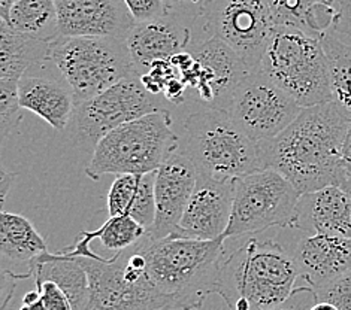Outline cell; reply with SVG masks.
I'll return each instance as SVG.
<instances>
[{"mask_svg":"<svg viewBox=\"0 0 351 310\" xmlns=\"http://www.w3.org/2000/svg\"><path fill=\"white\" fill-rule=\"evenodd\" d=\"M191 99L205 107L226 111L241 79L250 72L241 57L217 36H210L200 26L189 49L172 55Z\"/></svg>","mask_w":351,"mask_h":310,"instance_id":"cell-9","label":"cell"},{"mask_svg":"<svg viewBox=\"0 0 351 310\" xmlns=\"http://www.w3.org/2000/svg\"><path fill=\"white\" fill-rule=\"evenodd\" d=\"M136 23L158 18L166 12L165 0H124Z\"/></svg>","mask_w":351,"mask_h":310,"instance_id":"cell-31","label":"cell"},{"mask_svg":"<svg viewBox=\"0 0 351 310\" xmlns=\"http://www.w3.org/2000/svg\"><path fill=\"white\" fill-rule=\"evenodd\" d=\"M49 42L15 31L0 21V79L20 81L33 66L48 62Z\"/></svg>","mask_w":351,"mask_h":310,"instance_id":"cell-22","label":"cell"},{"mask_svg":"<svg viewBox=\"0 0 351 310\" xmlns=\"http://www.w3.org/2000/svg\"><path fill=\"white\" fill-rule=\"evenodd\" d=\"M293 229L305 234L351 239V191L329 185L300 194Z\"/></svg>","mask_w":351,"mask_h":310,"instance_id":"cell-18","label":"cell"},{"mask_svg":"<svg viewBox=\"0 0 351 310\" xmlns=\"http://www.w3.org/2000/svg\"><path fill=\"white\" fill-rule=\"evenodd\" d=\"M16 2V0H0V15H2V18H5L6 14L10 12L11 6Z\"/></svg>","mask_w":351,"mask_h":310,"instance_id":"cell-38","label":"cell"},{"mask_svg":"<svg viewBox=\"0 0 351 310\" xmlns=\"http://www.w3.org/2000/svg\"><path fill=\"white\" fill-rule=\"evenodd\" d=\"M199 20H190L177 14L165 12L158 18L135 23L128 35L132 62L135 70L144 75L157 60L189 49L197 30Z\"/></svg>","mask_w":351,"mask_h":310,"instance_id":"cell-15","label":"cell"},{"mask_svg":"<svg viewBox=\"0 0 351 310\" xmlns=\"http://www.w3.org/2000/svg\"><path fill=\"white\" fill-rule=\"evenodd\" d=\"M208 0H165L166 12L199 20L202 16Z\"/></svg>","mask_w":351,"mask_h":310,"instance_id":"cell-33","label":"cell"},{"mask_svg":"<svg viewBox=\"0 0 351 310\" xmlns=\"http://www.w3.org/2000/svg\"><path fill=\"white\" fill-rule=\"evenodd\" d=\"M14 178H15L14 173H6V170L2 169V179H0V183H2V187H0V194H2V197H0V202H2V211H5L3 203H5L8 191H10V187L12 185Z\"/></svg>","mask_w":351,"mask_h":310,"instance_id":"cell-36","label":"cell"},{"mask_svg":"<svg viewBox=\"0 0 351 310\" xmlns=\"http://www.w3.org/2000/svg\"><path fill=\"white\" fill-rule=\"evenodd\" d=\"M258 70L299 106L332 102L329 64L322 38L302 29L277 24Z\"/></svg>","mask_w":351,"mask_h":310,"instance_id":"cell-4","label":"cell"},{"mask_svg":"<svg viewBox=\"0 0 351 310\" xmlns=\"http://www.w3.org/2000/svg\"><path fill=\"white\" fill-rule=\"evenodd\" d=\"M0 250L11 261L30 264L36 257L48 253V245L26 216L2 211Z\"/></svg>","mask_w":351,"mask_h":310,"instance_id":"cell-25","label":"cell"},{"mask_svg":"<svg viewBox=\"0 0 351 310\" xmlns=\"http://www.w3.org/2000/svg\"><path fill=\"white\" fill-rule=\"evenodd\" d=\"M21 105L19 97V81L0 79V122L2 139L16 129L21 120Z\"/></svg>","mask_w":351,"mask_h":310,"instance_id":"cell-29","label":"cell"},{"mask_svg":"<svg viewBox=\"0 0 351 310\" xmlns=\"http://www.w3.org/2000/svg\"><path fill=\"white\" fill-rule=\"evenodd\" d=\"M35 283L36 289L23 297L20 310H75L69 294L57 282L40 279Z\"/></svg>","mask_w":351,"mask_h":310,"instance_id":"cell-28","label":"cell"},{"mask_svg":"<svg viewBox=\"0 0 351 310\" xmlns=\"http://www.w3.org/2000/svg\"><path fill=\"white\" fill-rule=\"evenodd\" d=\"M197 173L233 181L262 170L258 145L230 120L223 109L204 107L187 116L180 136Z\"/></svg>","mask_w":351,"mask_h":310,"instance_id":"cell-5","label":"cell"},{"mask_svg":"<svg viewBox=\"0 0 351 310\" xmlns=\"http://www.w3.org/2000/svg\"><path fill=\"white\" fill-rule=\"evenodd\" d=\"M300 278L293 254L274 239H248L223 259L220 296L230 309L247 301L252 310H269L282 303Z\"/></svg>","mask_w":351,"mask_h":310,"instance_id":"cell-3","label":"cell"},{"mask_svg":"<svg viewBox=\"0 0 351 310\" xmlns=\"http://www.w3.org/2000/svg\"><path fill=\"white\" fill-rule=\"evenodd\" d=\"M302 109L265 73L256 70L241 79L226 112L241 131L261 144L286 130Z\"/></svg>","mask_w":351,"mask_h":310,"instance_id":"cell-13","label":"cell"},{"mask_svg":"<svg viewBox=\"0 0 351 310\" xmlns=\"http://www.w3.org/2000/svg\"><path fill=\"white\" fill-rule=\"evenodd\" d=\"M329 64L332 102L351 121V45L342 40L335 30L322 36Z\"/></svg>","mask_w":351,"mask_h":310,"instance_id":"cell-27","label":"cell"},{"mask_svg":"<svg viewBox=\"0 0 351 310\" xmlns=\"http://www.w3.org/2000/svg\"><path fill=\"white\" fill-rule=\"evenodd\" d=\"M19 97L23 109L36 114L57 131L68 127L77 107L73 91L60 73L53 77L29 69L19 81Z\"/></svg>","mask_w":351,"mask_h":310,"instance_id":"cell-19","label":"cell"},{"mask_svg":"<svg viewBox=\"0 0 351 310\" xmlns=\"http://www.w3.org/2000/svg\"><path fill=\"white\" fill-rule=\"evenodd\" d=\"M168 106L162 97L149 93L141 77L121 79L77 105L71 121V139L77 146L96 148L100 139L120 125Z\"/></svg>","mask_w":351,"mask_h":310,"instance_id":"cell-11","label":"cell"},{"mask_svg":"<svg viewBox=\"0 0 351 310\" xmlns=\"http://www.w3.org/2000/svg\"><path fill=\"white\" fill-rule=\"evenodd\" d=\"M2 20L15 31L44 42L60 36L56 0H16Z\"/></svg>","mask_w":351,"mask_h":310,"instance_id":"cell-26","label":"cell"},{"mask_svg":"<svg viewBox=\"0 0 351 310\" xmlns=\"http://www.w3.org/2000/svg\"><path fill=\"white\" fill-rule=\"evenodd\" d=\"M60 36L128 38L135 26L124 0H56Z\"/></svg>","mask_w":351,"mask_h":310,"instance_id":"cell-17","label":"cell"},{"mask_svg":"<svg viewBox=\"0 0 351 310\" xmlns=\"http://www.w3.org/2000/svg\"><path fill=\"white\" fill-rule=\"evenodd\" d=\"M200 24L206 35L224 40L250 72L261 68L277 27L266 0H208Z\"/></svg>","mask_w":351,"mask_h":310,"instance_id":"cell-12","label":"cell"},{"mask_svg":"<svg viewBox=\"0 0 351 310\" xmlns=\"http://www.w3.org/2000/svg\"><path fill=\"white\" fill-rule=\"evenodd\" d=\"M147 234V229L133 220L129 215L110 216L102 227L95 231H82L69 248H64L58 253L71 257H86V258H100L90 248L91 240L99 239L104 248L114 253L128 249L138 243Z\"/></svg>","mask_w":351,"mask_h":310,"instance_id":"cell-24","label":"cell"},{"mask_svg":"<svg viewBox=\"0 0 351 310\" xmlns=\"http://www.w3.org/2000/svg\"><path fill=\"white\" fill-rule=\"evenodd\" d=\"M226 237L213 240L181 237L141 239L147 272L163 294L172 301L175 310H199L208 296L217 294Z\"/></svg>","mask_w":351,"mask_h":310,"instance_id":"cell-2","label":"cell"},{"mask_svg":"<svg viewBox=\"0 0 351 310\" xmlns=\"http://www.w3.org/2000/svg\"><path fill=\"white\" fill-rule=\"evenodd\" d=\"M338 10V20L335 27L339 35H347L351 38V0H332Z\"/></svg>","mask_w":351,"mask_h":310,"instance_id":"cell-34","label":"cell"},{"mask_svg":"<svg viewBox=\"0 0 351 310\" xmlns=\"http://www.w3.org/2000/svg\"><path fill=\"white\" fill-rule=\"evenodd\" d=\"M342 162H344V169L350 178L351 176V121L348 124L344 142H342Z\"/></svg>","mask_w":351,"mask_h":310,"instance_id":"cell-35","label":"cell"},{"mask_svg":"<svg viewBox=\"0 0 351 310\" xmlns=\"http://www.w3.org/2000/svg\"><path fill=\"white\" fill-rule=\"evenodd\" d=\"M48 60L69 83L77 105L121 79L139 77L126 38L58 36L49 42Z\"/></svg>","mask_w":351,"mask_h":310,"instance_id":"cell-7","label":"cell"},{"mask_svg":"<svg viewBox=\"0 0 351 310\" xmlns=\"http://www.w3.org/2000/svg\"><path fill=\"white\" fill-rule=\"evenodd\" d=\"M317 300L319 297L315 294V289L309 285H305V287H296L282 303L274 306L269 310H309Z\"/></svg>","mask_w":351,"mask_h":310,"instance_id":"cell-32","label":"cell"},{"mask_svg":"<svg viewBox=\"0 0 351 310\" xmlns=\"http://www.w3.org/2000/svg\"><path fill=\"white\" fill-rule=\"evenodd\" d=\"M348 124L333 102L304 107L278 136L257 144L262 170H277L300 194L329 185L347 188L342 142Z\"/></svg>","mask_w":351,"mask_h":310,"instance_id":"cell-1","label":"cell"},{"mask_svg":"<svg viewBox=\"0 0 351 310\" xmlns=\"http://www.w3.org/2000/svg\"><path fill=\"white\" fill-rule=\"evenodd\" d=\"M309 310H339L338 306H335L330 301H326V300H317L315 303L313 305V307Z\"/></svg>","mask_w":351,"mask_h":310,"instance_id":"cell-37","label":"cell"},{"mask_svg":"<svg viewBox=\"0 0 351 310\" xmlns=\"http://www.w3.org/2000/svg\"><path fill=\"white\" fill-rule=\"evenodd\" d=\"M139 242L111 258L78 257L88 274V294L81 310H175L149 278Z\"/></svg>","mask_w":351,"mask_h":310,"instance_id":"cell-8","label":"cell"},{"mask_svg":"<svg viewBox=\"0 0 351 310\" xmlns=\"http://www.w3.org/2000/svg\"><path fill=\"white\" fill-rule=\"evenodd\" d=\"M156 172L145 175H117L106 196L110 216L129 215L147 231L156 220Z\"/></svg>","mask_w":351,"mask_h":310,"instance_id":"cell-21","label":"cell"},{"mask_svg":"<svg viewBox=\"0 0 351 310\" xmlns=\"http://www.w3.org/2000/svg\"><path fill=\"white\" fill-rule=\"evenodd\" d=\"M196 182V166L180 142L156 170V220L147 231L149 237H168L177 231Z\"/></svg>","mask_w":351,"mask_h":310,"instance_id":"cell-14","label":"cell"},{"mask_svg":"<svg viewBox=\"0 0 351 310\" xmlns=\"http://www.w3.org/2000/svg\"><path fill=\"white\" fill-rule=\"evenodd\" d=\"M233 181H219L197 173L195 191L175 236L204 240L224 236L232 216Z\"/></svg>","mask_w":351,"mask_h":310,"instance_id":"cell-16","label":"cell"},{"mask_svg":"<svg viewBox=\"0 0 351 310\" xmlns=\"http://www.w3.org/2000/svg\"><path fill=\"white\" fill-rule=\"evenodd\" d=\"M178 144L169 109H163L108 133L96 145L84 173L93 181L108 173H153Z\"/></svg>","mask_w":351,"mask_h":310,"instance_id":"cell-6","label":"cell"},{"mask_svg":"<svg viewBox=\"0 0 351 310\" xmlns=\"http://www.w3.org/2000/svg\"><path fill=\"white\" fill-rule=\"evenodd\" d=\"M300 279L314 289L351 270V239L305 234L293 253Z\"/></svg>","mask_w":351,"mask_h":310,"instance_id":"cell-20","label":"cell"},{"mask_svg":"<svg viewBox=\"0 0 351 310\" xmlns=\"http://www.w3.org/2000/svg\"><path fill=\"white\" fill-rule=\"evenodd\" d=\"M319 300L330 301L339 310H351V270L315 289Z\"/></svg>","mask_w":351,"mask_h":310,"instance_id":"cell-30","label":"cell"},{"mask_svg":"<svg viewBox=\"0 0 351 310\" xmlns=\"http://www.w3.org/2000/svg\"><path fill=\"white\" fill-rule=\"evenodd\" d=\"M300 192L281 173L257 170L233 181V207L226 239L272 227L293 229Z\"/></svg>","mask_w":351,"mask_h":310,"instance_id":"cell-10","label":"cell"},{"mask_svg":"<svg viewBox=\"0 0 351 310\" xmlns=\"http://www.w3.org/2000/svg\"><path fill=\"white\" fill-rule=\"evenodd\" d=\"M280 26H295L322 38L333 30L338 10L332 0H266Z\"/></svg>","mask_w":351,"mask_h":310,"instance_id":"cell-23","label":"cell"},{"mask_svg":"<svg viewBox=\"0 0 351 310\" xmlns=\"http://www.w3.org/2000/svg\"><path fill=\"white\" fill-rule=\"evenodd\" d=\"M350 191H351V176L348 178V187H347Z\"/></svg>","mask_w":351,"mask_h":310,"instance_id":"cell-39","label":"cell"}]
</instances>
